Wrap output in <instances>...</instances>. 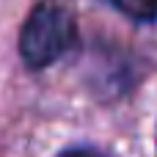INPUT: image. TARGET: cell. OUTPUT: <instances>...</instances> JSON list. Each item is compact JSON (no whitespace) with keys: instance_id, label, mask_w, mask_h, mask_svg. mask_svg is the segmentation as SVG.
I'll list each match as a JSON object with an SVG mask.
<instances>
[{"instance_id":"obj_1","label":"cell","mask_w":157,"mask_h":157,"mask_svg":"<svg viewBox=\"0 0 157 157\" xmlns=\"http://www.w3.org/2000/svg\"><path fill=\"white\" fill-rule=\"evenodd\" d=\"M77 47L75 14L58 0H41L19 30V55L28 69H47Z\"/></svg>"},{"instance_id":"obj_2","label":"cell","mask_w":157,"mask_h":157,"mask_svg":"<svg viewBox=\"0 0 157 157\" xmlns=\"http://www.w3.org/2000/svg\"><path fill=\"white\" fill-rule=\"evenodd\" d=\"M108 3L130 19H138V22H155L157 19V0H108Z\"/></svg>"},{"instance_id":"obj_3","label":"cell","mask_w":157,"mask_h":157,"mask_svg":"<svg viewBox=\"0 0 157 157\" xmlns=\"http://www.w3.org/2000/svg\"><path fill=\"white\" fill-rule=\"evenodd\" d=\"M58 157H105V155H102V152H97V149H88V146H75V149L61 152Z\"/></svg>"}]
</instances>
